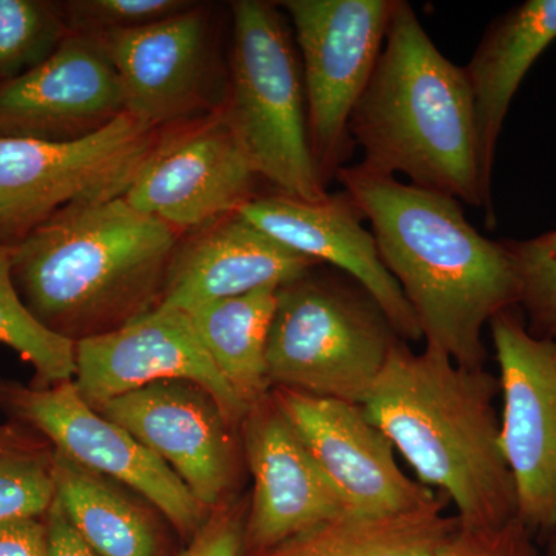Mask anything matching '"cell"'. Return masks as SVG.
<instances>
[{"instance_id":"obj_1","label":"cell","mask_w":556,"mask_h":556,"mask_svg":"<svg viewBox=\"0 0 556 556\" xmlns=\"http://www.w3.org/2000/svg\"><path fill=\"white\" fill-rule=\"evenodd\" d=\"M336 179L371 225L380 258L415 313L426 348L464 368H485L484 329L519 303L503 240L485 239L463 203L365 166Z\"/></svg>"},{"instance_id":"obj_2","label":"cell","mask_w":556,"mask_h":556,"mask_svg":"<svg viewBox=\"0 0 556 556\" xmlns=\"http://www.w3.org/2000/svg\"><path fill=\"white\" fill-rule=\"evenodd\" d=\"M497 376L459 367L431 348L401 342L365 397L369 419L415 470L456 507L460 526L517 518V492L501 448Z\"/></svg>"},{"instance_id":"obj_3","label":"cell","mask_w":556,"mask_h":556,"mask_svg":"<svg viewBox=\"0 0 556 556\" xmlns=\"http://www.w3.org/2000/svg\"><path fill=\"white\" fill-rule=\"evenodd\" d=\"M178 240L124 197L70 204L13 247L14 283L40 325L78 343L159 306Z\"/></svg>"},{"instance_id":"obj_4","label":"cell","mask_w":556,"mask_h":556,"mask_svg":"<svg viewBox=\"0 0 556 556\" xmlns=\"http://www.w3.org/2000/svg\"><path fill=\"white\" fill-rule=\"evenodd\" d=\"M365 166L405 175L409 185L481 208L496 228L495 204L479 175L477 118L464 67L447 60L397 0L386 46L350 119Z\"/></svg>"},{"instance_id":"obj_5","label":"cell","mask_w":556,"mask_h":556,"mask_svg":"<svg viewBox=\"0 0 556 556\" xmlns=\"http://www.w3.org/2000/svg\"><path fill=\"white\" fill-rule=\"evenodd\" d=\"M228 90L219 110L258 178L281 195L316 203L327 185L313 152L302 64L277 3H232Z\"/></svg>"},{"instance_id":"obj_6","label":"cell","mask_w":556,"mask_h":556,"mask_svg":"<svg viewBox=\"0 0 556 556\" xmlns=\"http://www.w3.org/2000/svg\"><path fill=\"white\" fill-rule=\"evenodd\" d=\"M318 266L277 289L266 353L270 388L362 405L404 340L357 281Z\"/></svg>"},{"instance_id":"obj_7","label":"cell","mask_w":556,"mask_h":556,"mask_svg":"<svg viewBox=\"0 0 556 556\" xmlns=\"http://www.w3.org/2000/svg\"><path fill=\"white\" fill-rule=\"evenodd\" d=\"M160 131L123 113L72 141L0 137V243L16 247L70 204L126 195Z\"/></svg>"},{"instance_id":"obj_8","label":"cell","mask_w":556,"mask_h":556,"mask_svg":"<svg viewBox=\"0 0 556 556\" xmlns=\"http://www.w3.org/2000/svg\"><path fill=\"white\" fill-rule=\"evenodd\" d=\"M397 0H285L302 56L311 152L325 185L356 144L350 119L386 46Z\"/></svg>"},{"instance_id":"obj_9","label":"cell","mask_w":556,"mask_h":556,"mask_svg":"<svg viewBox=\"0 0 556 556\" xmlns=\"http://www.w3.org/2000/svg\"><path fill=\"white\" fill-rule=\"evenodd\" d=\"M0 412L38 431L79 466L137 492L186 540L206 522L208 510L188 485L134 434L89 404L75 380L40 387L0 379Z\"/></svg>"},{"instance_id":"obj_10","label":"cell","mask_w":556,"mask_h":556,"mask_svg":"<svg viewBox=\"0 0 556 556\" xmlns=\"http://www.w3.org/2000/svg\"><path fill=\"white\" fill-rule=\"evenodd\" d=\"M503 408L501 448L517 492V519L556 536V340L533 336L518 306L489 324Z\"/></svg>"},{"instance_id":"obj_11","label":"cell","mask_w":556,"mask_h":556,"mask_svg":"<svg viewBox=\"0 0 556 556\" xmlns=\"http://www.w3.org/2000/svg\"><path fill=\"white\" fill-rule=\"evenodd\" d=\"M160 131L124 199L178 230H199L254 199L258 177L219 108Z\"/></svg>"},{"instance_id":"obj_12","label":"cell","mask_w":556,"mask_h":556,"mask_svg":"<svg viewBox=\"0 0 556 556\" xmlns=\"http://www.w3.org/2000/svg\"><path fill=\"white\" fill-rule=\"evenodd\" d=\"M270 397L305 442L348 514H407L444 501L402 471L390 439L362 405L287 388H273Z\"/></svg>"},{"instance_id":"obj_13","label":"cell","mask_w":556,"mask_h":556,"mask_svg":"<svg viewBox=\"0 0 556 556\" xmlns=\"http://www.w3.org/2000/svg\"><path fill=\"white\" fill-rule=\"evenodd\" d=\"M239 431L254 484L244 518L243 556L268 554L346 514L270 393L249 407Z\"/></svg>"},{"instance_id":"obj_14","label":"cell","mask_w":556,"mask_h":556,"mask_svg":"<svg viewBox=\"0 0 556 556\" xmlns=\"http://www.w3.org/2000/svg\"><path fill=\"white\" fill-rule=\"evenodd\" d=\"M163 380L203 388L233 428L248 413L185 311L155 308L126 327L76 343L75 382L93 407Z\"/></svg>"},{"instance_id":"obj_15","label":"cell","mask_w":556,"mask_h":556,"mask_svg":"<svg viewBox=\"0 0 556 556\" xmlns=\"http://www.w3.org/2000/svg\"><path fill=\"white\" fill-rule=\"evenodd\" d=\"M94 408L169 466L207 510L225 503L239 463L237 428L203 388L163 380Z\"/></svg>"},{"instance_id":"obj_16","label":"cell","mask_w":556,"mask_h":556,"mask_svg":"<svg viewBox=\"0 0 556 556\" xmlns=\"http://www.w3.org/2000/svg\"><path fill=\"white\" fill-rule=\"evenodd\" d=\"M126 113L115 68L97 36L70 33L24 75L0 83V137L72 141Z\"/></svg>"},{"instance_id":"obj_17","label":"cell","mask_w":556,"mask_h":556,"mask_svg":"<svg viewBox=\"0 0 556 556\" xmlns=\"http://www.w3.org/2000/svg\"><path fill=\"white\" fill-rule=\"evenodd\" d=\"M237 214L283 247L353 278L379 303L399 338L422 340L412 306L383 265L364 214L345 190L316 203L281 193L254 197Z\"/></svg>"},{"instance_id":"obj_18","label":"cell","mask_w":556,"mask_h":556,"mask_svg":"<svg viewBox=\"0 0 556 556\" xmlns=\"http://www.w3.org/2000/svg\"><path fill=\"white\" fill-rule=\"evenodd\" d=\"M93 36L115 68L131 118L163 130L203 104L207 31L195 7L146 27Z\"/></svg>"},{"instance_id":"obj_19","label":"cell","mask_w":556,"mask_h":556,"mask_svg":"<svg viewBox=\"0 0 556 556\" xmlns=\"http://www.w3.org/2000/svg\"><path fill=\"white\" fill-rule=\"evenodd\" d=\"M320 263L278 243L239 214L211 223L175 249L156 308L189 311L281 288Z\"/></svg>"},{"instance_id":"obj_20","label":"cell","mask_w":556,"mask_h":556,"mask_svg":"<svg viewBox=\"0 0 556 556\" xmlns=\"http://www.w3.org/2000/svg\"><path fill=\"white\" fill-rule=\"evenodd\" d=\"M556 40V0H526L485 28L464 67L477 118L479 175L493 203L497 141L515 94L538 58Z\"/></svg>"},{"instance_id":"obj_21","label":"cell","mask_w":556,"mask_h":556,"mask_svg":"<svg viewBox=\"0 0 556 556\" xmlns=\"http://www.w3.org/2000/svg\"><path fill=\"white\" fill-rule=\"evenodd\" d=\"M54 481L58 504L91 551L100 556H160L155 519L118 482L58 452Z\"/></svg>"},{"instance_id":"obj_22","label":"cell","mask_w":556,"mask_h":556,"mask_svg":"<svg viewBox=\"0 0 556 556\" xmlns=\"http://www.w3.org/2000/svg\"><path fill=\"white\" fill-rule=\"evenodd\" d=\"M276 306L277 288H263L188 313L215 367L248 408L273 390L266 353Z\"/></svg>"},{"instance_id":"obj_23","label":"cell","mask_w":556,"mask_h":556,"mask_svg":"<svg viewBox=\"0 0 556 556\" xmlns=\"http://www.w3.org/2000/svg\"><path fill=\"white\" fill-rule=\"evenodd\" d=\"M445 504L378 517L346 511L262 556H433L457 527Z\"/></svg>"},{"instance_id":"obj_24","label":"cell","mask_w":556,"mask_h":556,"mask_svg":"<svg viewBox=\"0 0 556 556\" xmlns=\"http://www.w3.org/2000/svg\"><path fill=\"white\" fill-rule=\"evenodd\" d=\"M53 445L22 424H0V522L42 518L56 500Z\"/></svg>"},{"instance_id":"obj_25","label":"cell","mask_w":556,"mask_h":556,"mask_svg":"<svg viewBox=\"0 0 556 556\" xmlns=\"http://www.w3.org/2000/svg\"><path fill=\"white\" fill-rule=\"evenodd\" d=\"M0 343L35 369V386L75 380L76 343L49 331L25 306L13 278V247L0 243Z\"/></svg>"},{"instance_id":"obj_26","label":"cell","mask_w":556,"mask_h":556,"mask_svg":"<svg viewBox=\"0 0 556 556\" xmlns=\"http://www.w3.org/2000/svg\"><path fill=\"white\" fill-rule=\"evenodd\" d=\"M70 33L64 7L43 0H0V83L46 61Z\"/></svg>"},{"instance_id":"obj_27","label":"cell","mask_w":556,"mask_h":556,"mask_svg":"<svg viewBox=\"0 0 556 556\" xmlns=\"http://www.w3.org/2000/svg\"><path fill=\"white\" fill-rule=\"evenodd\" d=\"M519 283L518 308L526 327L556 340V229L529 240H503Z\"/></svg>"},{"instance_id":"obj_28","label":"cell","mask_w":556,"mask_h":556,"mask_svg":"<svg viewBox=\"0 0 556 556\" xmlns=\"http://www.w3.org/2000/svg\"><path fill=\"white\" fill-rule=\"evenodd\" d=\"M182 0H78L65 3L70 31L84 35L131 30L192 9Z\"/></svg>"},{"instance_id":"obj_29","label":"cell","mask_w":556,"mask_h":556,"mask_svg":"<svg viewBox=\"0 0 556 556\" xmlns=\"http://www.w3.org/2000/svg\"><path fill=\"white\" fill-rule=\"evenodd\" d=\"M433 556H546L538 551L535 536L517 518L497 527H466L453 530Z\"/></svg>"},{"instance_id":"obj_30","label":"cell","mask_w":556,"mask_h":556,"mask_svg":"<svg viewBox=\"0 0 556 556\" xmlns=\"http://www.w3.org/2000/svg\"><path fill=\"white\" fill-rule=\"evenodd\" d=\"M247 508L226 501L212 508L206 522L178 556H243Z\"/></svg>"},{"instance_id":"obj_31","label":"cell","mask_w":556,"mask_h":556,"mask_svg":"<svg viewBox=\"0 0 556 556\" xmlns=\"http://www.w3.org/2000/svg\"><path fill=\"white\" fill-rule=\"evenodd\" d=\"M47 522L40 518L0 522V556H47Z\"/></svg>"},{"instance_id":"obj_32","label":"cell","mask_w":556,"mask_h":556,"mask_svg":"<svg viewBox=\"0 0 556 556\" xmlns=\"http://www.w3.org/2000/svg\"><path fill=\"white\" fill-rule=\"evenodd\" d=\"M46 522L49 538L47 556H100L76 532L56 500L46 515Z\"/></svg>"},{"instance_id":"obj_33","label":"cell","mask_w":556,"mask_h":556,"mask_svg":"<svg viewBox=\"0 0 556 556\" xmlns=\"http://www.w3.org/2000/svg\"><path fill=\"white\" fill-rule=\"evenodd\" d=\"M546 556H556V536L548 540V551Z\"/></svg>"}]
</instances>
